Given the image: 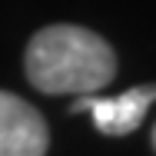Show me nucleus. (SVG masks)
I'll list each match as a JSON object with an SVG mask.
<instances>
[{
  "label": "nucleus",
  "mask_w": 156,
  "mask_h": 156,
  "mask_svg": "<svg viewBox=\"0 0 156 156\" xmlns=\"http://www.w3.org/2000/svg\"><path fill=\"white\" fill-rule=\"evenodd\" d=\"M27 80L40 93H100L116 76V57L100 33L76 23L43 27L27 47Z\"/></svg>",
  "instance_id": "f257e3e1"
},
{
  "label": "nucleus",
  "mask_w": 156,
  "mask_h": 156,
  "mask_svg": "<svg viewBox=\"0 0 156 156\" xmlns=\"http://www.w3.org/2000/svg\"><path fill=\"white\" fill-rule=\"evenodd\" d=\"M156 103V83L133 87L120 96H100V93H83L70 103V113H90L93 126L106 136H126L146 120L150 106Z\"/></svg>",
  "instance_id": "f03ea898"
},
{
  "label": "nucleus",
  "mask_w": 156,
  "mask_h": 156,
  "mask_svg": "<svg viewBox=\"0 0 156 156\" xmlns=\"http://www.w3.org/2000/svg\"><path fill=\"white\" fill-rule=\"evenodd\" d=\"M50 129L27 100L0 90V156H43Z\"/></svg>",
  "instance_id": "7ed1b4c3"
},
{
  "label": "nucleus",
  "mask_w": 156,
  "mask_h": 156,
  "mask_svg": "<svg viewBox=\"0 0 156 156\" xmlns=\"http://www.w3.org/2000/svg\"><path fill=\"white\" fill-rule=\"evenodd\" d=\"M153 146H156V126H153Z\"/></svg>",
  "instance_id": "20e7f679"
}]
</instances>
